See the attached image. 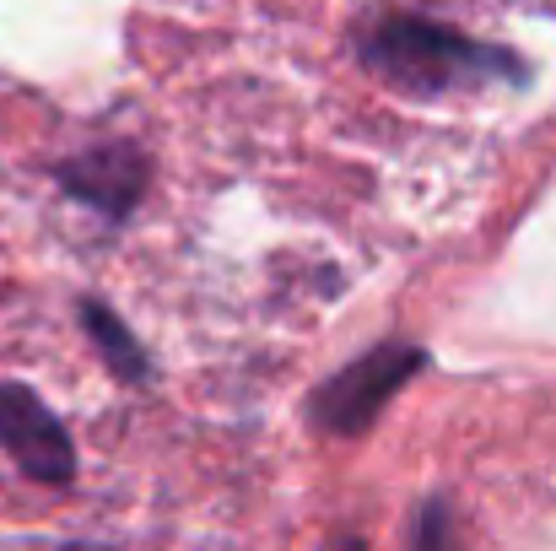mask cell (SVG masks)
Here are the masks:
<instances>
[{
  "label": "cell",
  "instance_id": "1",
  "mask_svg": "<svg viewBox=\"0 0 556 551\" xmlns=\"http://www.w3.org/2000/svg\"><path fill=\"white\" fill-rule=\"evenodd\" d=\"M352 54L405 98H454L481 87H525L530 60L508 43L470 38L421 11H378L352 33Z\"/></svg>",
  "mask_w": 556,
  "mask_h": 551
},
{
  "label": "cell",
  "instance_id": "2",
  "mask_svg": "<svg viewBox=\"0 0 556 551\" xmlns=\"http://www.w3.org/2000/svg\"><path fill=\"white\" fill-rule=\"evenodd\" d=\"M427 367V352L416 341H378L372 352H363L357 363L336 367L303 405L308 427L325 438H363L372 422L383 416V405Z\"/></svg>",
  "mask_w": 556,
  "mask_h": 551
},
{
  "label": "cell",
  "instance_id": "3",
  "mask_svg": "<svg viewBox=\"0 0 556 551\" xmlns=\"http://www.w3.org/2000/svg\"><path fill=\"white\" fill-rule=\"evenodd\" d=\"M49 179L60 184L76 205L103 216L109 227H125L136 216V205L147 200V189H152V158L136 141L114 136V141H92V147L49 163Z\"/></svg>",
  "mask_w": 556,
  "mask_h": 551
},
{
  "label": "cell",
  "instance_id": "6",
  "mask_svg": "<svg viewBox=\"0 0 556 551\" xmlns=\"http://www.w3.org/2000/svg\"><path fill=\"white\" fill-rule=\"evenodd\" d=\"M454 541V530H448V503H421V519H416V530H410V547L416 551H438Z\"/></svg>",
  "mask_w": 556,
  "mask_h": 551
},
{
  "label": "cell",
  "instance_id": "4",
  "mask_svg": "<svg viewBox=\"0 0 556 551\" xmlns=\"http://www.w3.org/2000/svg\"><path fill=\"white\" fill-rule=\"evenodd\" d=\"M0 449L38 487H71L76 481V443H71L65 422L22 378L0 384Z\"/></svg>",
  "mask_w": 556,
  "mask_h": 551
},
{
  "label": "cell",
  "instance_id": "5",
  "mask_svg": "<svg viewBox=\"0 0 556 551\" xmlns=\"http://www.w3.org/2000/svg\"><path fill=\"white\" fill-rule=\"evenodd\" d=\"M76 320H81L92 352L103 358V367H109L119 384H136V389H141V384L157 378V363H152V352L141 347V336H136L103 298H81V303H76Z\"/></svg>",
  "mask_w": 556,
  "mask_h": 551
}]
</instances>
